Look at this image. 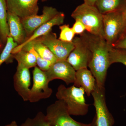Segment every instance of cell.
Masks as SVG:
<instances>
[{
	"label": "cell",
	"mask_w": 126,
	"mask_h": 126,
	"mask_svg": "<svg viewBox=\"0 0 126 126\" xmlns=\"http://www.w3.org/2000/svg\"><path fill=\"white\" fill-rule=\"evenodd\" d=\"M79 36L90 50L91 59L88 67L95 78L99 87H104L107 73L110 65V48L104 38L85 31Z\"/></svg>",
	"instance_id": "obj_1"
},
{
	"label": "cell",
	"mask_w": 126,
	"mask_h": 126,
	"mask_svg": "<svg viewBox=\"0 0 126 126\" xmlns=\"http://www.w3.org/2000/svg\"><path fill=\"white\" fill-rule=\"evenodd\" d=\"M5 126H26L25 125H24V124H22L21 126H18L16 123V122L15 121H13L10 124H8V125H6Z\"/></svg>",
	"instance_id": "obj_28"
},
{
	"label": "cell",
	"mask_w": 126,
	"mask_h": 126,
	"mask_svg": "<svg viewBox=\"0 0 126 126\" xmlns=\"http://www.w3.org/2000/svg\"><path fill=\"white\" fill-rule=\"evenodd\" d=\"M14 88L25 101H29L31 76L29 69L18 63L14 77Z\"/></svg>",
	"instance_id": "obj_13"
},
{
	"label": "cell",
	"mask_w": 126,
	"mask_h": 126,
	"mask_svg": "<svg viewBox=\"0 0 126 126\" xmlns=\"http://www.w3.org/2000/svg\"><path fill=\"white\" fill-rule=\"evenodd\" d=\"M113 48L126 49V32Z\"/></svg>",
	"instance_id": "obj_26"
},
{
	"label": "cell",
	"mask_w": 126,
	"mask_h": 126,
	"mask_svg": "<svg viewBox=\"0 0 126 126\" xmlns=\"http://www.w3.org/2000/svg\"><path fill=\"white\" fill-rule=\"evenodd\" d=\"M123 16L125 19H126V8L125 10L123 11Z\"/></svg>",
	"instance_id": "obj_30"
},
{
	"label": "cell",
	"mask_w": 126,
	"mask_h": 126,
	"mask_svg": "<svg viewBox=\"0 0 126 126\" xmlns=\"http://www.w3.org/2000/svg\"><path fill=\"white\" fill-rule=\"evenodd\" d=\"M75 22L72 27L75 34L81 35L86 31V27L84 24L79 20H75Z\"/></svg>",
	"instance_id": "obj_25"
},
{
	"label": "cell",
	"mask_w": 126,
	"mask_h": 126,
	"mask_svg": "<svg viewBox=\"0 0 126 126\" xmlns=\"http://www.w3.org/2000/svg\"><path fill=\"white\" fill-rule=\"evenodd\" d=\"M46 115L50 126H96L95 117L90 124L79 122L70 116L66 104L58 100L47 107Z\"/></svg>",
	"instance_id": "obj_5"
},
{
	"label": "cell",
	"mask_w": 126,
	"mask_h": 126,
	"mask_svg": "<svg viewBox=\"0 0 126 126\" xmlns=\"http://www.w3.org/2000/svg\"><path fill=\"white\" fill-rule=\"evenodd\" d=\"M104 38L110 48H113L126 32V20L123 12L103 15Z\"/></svg>",
	"instance_id": "obj_4"
},
{
	"label": "cell",
	"mask_w": 126,
	"mask_h": 126,
	"mask_svg": "<svg viewBox=\"0 0 126 126\" xmlns=\"http://www.w3.org/2000/svg\"><path fill=\"white\" fill-rule=\"evenodd\" d=\"M31 42L35 50L44 59L53 63L58 60L50 50L37 39Z\"/></svg>",
	"instance_id": "obj_20"
},
{
	"label": "cell",
	"mask_w": 126,
	"mask_h": 126,
	"mask_svg": "<svg viewBox=\"0 0 126 126\" xmlns=\"http://www.w3.org/2000/svg\"><path fill=\"white\" fill-rule=\"evenodd\" d=\"M71 16L81 21L86 27V31L104 38L103 16L95 6L84 3L76 7Z\"/></svg>",
	"instance_id": "obj_3"
},
{
	"label": "cell",
	"mask_w": 126,
	"mask_h": 126,
	"mask_svg": "<svg viewBox=\"0 0 126 126\" xmlns=\"http://www.w3.org/2000/svg\"><path fill=\"white\" fill-rule=\"evenodd\" d=\"M84 3L90 5L94 6L95 3L97 0H83Z\"/></svg>",
	"instance_id": "obj_27"
},
{
	"label": "cell",
	"mask_w": 126,
	"mask_h": 126,
	"mask_svg": "<svg viewBox=\"0 0 126 126\" xmlns=\"http://www.w3.org/2000/svg\"><path fill=\"white\" fill-rule=\"evenodd\" d=\"M125 0V1H126V0Z\"/></svg>",
	"instance_id": "obj_32"
},
{
	"label": "cell",
	"mask_w": 126,
	"mask_h": 126,
	"mask_svg": "<svg viewBox=\"0 0 126 126\" xmlns=\"http://www.w3.org/2000/svg\"><path fill=\"white\" fill-rule=\"evenodd\" d=\"M12 58L14 59L26 68L29 69L37 65L35 56L33 54L23 49L21 50L16 53L12 54Z\"/></svg>",
	"instance_id": "obj_19"
},
{
	"label": "cell",
	"mask_w": 126,
	"mask_h": 126,
	"mask_svg": "<svg viewBox=\"0 0 126 126\" xmlns=\"http://www.w3.org/2000/svg\"><path fill=\"white\" fill-rule=\"evenodd\" d=\"M85 93L83 89L74 85L67 88L61 84L58 88L56 96L65 103L70 115L84 116L87 113L89 106L85 101Z\"/></svg>",
	"instance_id": "obj_2"
},
{
	"label": "cell",
	"mask_w": 126,
	"mask_h": 126,
	"mask_svg": "<svg viewBox=\"0 0 126 126\" xmlns=\"http://www.w3.org/2000/svg\"><path fill=\"white\" fill-rule=\"evenodd\" d=\"M94 6L103 15L123 12L126 8L125 0H97Z\"/></svg>",
	"instance_id": "obj_17"
},
{
	"label": "cell",
	"mask_w": 126,
	"mask_h": 126,
	"mask_svg": "<svg viewBox=\"0 0 126 126\" xmlns=\"http://www.w3.org/2000/svg\"><path fill=\"white\" fill-rule=\"evenodd\" d=\"M3 49H0V55L1 53L2 52V51Z\"/></svg>",
	"instance_id": "obj_31"
},
{
	"label": "cell",
	"mask_w": 126,
	"mask_h": 126,
	"mask_svg": "<svg viewBox=\"0 0 126 126\" xmlns=\"http://www.w3.org/2000/svg\"><path fill=\"white\" fill-rule=\"evenodd\" d=\"M5 45L2 43L0 37V49H3Z\"/></svg>",
	"instance_id": "obj_29"
},
{
	"label": "cell",
	"mask_w": 126,
	"mask_h": 126,
	"mask_svg": "<svg viewBox=\"0 0 126 126\" xmlns=\"http://www.w3.org/2000/svg\"><path fill=\"white\" fill-rule=\"evenodd\" d=\"M64 14L63 12H60L59 13L51 20L37 28L24 43L16 47L12 50V54L19 52L27 43L49 33L51 31L52 27L55 26H60L63 25L64 21Z\"/></svg>",
	"instance_id": "obj_14"
},
{
	"label": "cell",
	"mask_w": 126,
	"mask_h": 126,
	"mask_svg": "<svg viewBox=\"0 0 126 126\" xmlns=\"http://www.w3.org/2000/svg\"><path fill=\"white\" fill-rule=\"evenodd\" d=\"M96 110V126H113L115 120L107 107L104 87H99L96 84L92 93Z\"/></svg>",
	"instance_id": "obj_6"
},
{
	"label": "cell",
	"mask_w": 126,
	"mask_h": 126,
	"mask_svg": "<svg viewBox=\"0 0 126 126\" xmlns=\"http://www.w3.org/2000/svg\"><path fill=\"white\" fill-rule=\"evenodd\" d=\"M7 6L6 0H0V37L5 45L9 36V30L7 22Z\"/></svg>",
	"instance_id": "obj_18"
},
{
	"label": "cell",
	"mask_w": 126,
	"mask_h": 126,
	"mask_svg": "<svg viewBox=\"0 0 126 126\" xmlns=\"http://www.w3.org/2000/svg\"><path fill=\"white\" fill-rule=\"evenodd\" d=\"M73 42L74 48L66 60L76 71L87 68L91 57V53L88 46L80 36L74 38Z\"/></svg>",
	"instance_id": "obj_8"
},
{
	"label": "cell",
	"mask_w": 126,
	"mask_h": 126,
	"mask_svg": "<svg viewBox=\"0 0 126 126\" xmlns=\"http://www.w3.org/2000/svg\"><path fill=\"white\" fill-rule=\"evenodd\" d=\"M39 0H6L7 11L16 15L21 19L37 15Z\"/></svg>",
	"instance_id": "obj_12"
},
{
	"label": "cell",
	"mask_w": 126,
	"mask_h": 126,
	"mask_svg": "<svg viewBox=\"0 0 126 126\" xmlns=\"http://www.w3.org/2000/svg\"><path fill=\"white\" fill-rule=\"evenodd\" d=\"M21 49L28 51L34 55L36 58L37 65H38V67L40 69L43 71H47L52 64L49 61L44 59L39 55L38 54L34 49L31 42L27 43V44L23 47Z\"/></svg>",
	"instance_id": "obj_22"
},
{
	"label": "cell",
	"mask_w": 126,
	"mask_h": 126,
	"mask_svg": "<svg viewBox=\"0 0 126 126\" xmlns=\"http://www.w3.org/2000/svg\"><path fill=\"white\" fill-rule=\"evenodd\" d=\"M59 29L60 33L59 39L64 42H73L75 34L72 28L69 25L64 24L60 26Z\"/></svg>",
	"instance_id": "obj_24"
},
{
	"label": "cell",
	"mask_w": 126,
	"mask_h": 126,
	"mask_svg": "<svg viewBox=\"0 0 126 126\" xmlns=\"http://www.w3.org/2000/svg\"><path fill=\"white\" fill-rule=\"evenodd\" d=\"M7 22L9 30V36L13 39L18 45L24 43L27 36L21 19L18 16L7 11Z\"/></svg>",
	"instance_id": "obj_15"
},
{
	"label": "cell",
	"mask_w": 126,
	"mask_h": 126,
	"mask_svg": "<svg viewBox=\"0 0 126 126\" xmlns=\"http://www.w3.org/2000/svg\"><path fill=\"white\" fill-rule=\"evenodd\" d=\"M59 12L54 7L45 6L43 8L42 15H34L21 19V22L24 28L27 39L37 28L51 20Z\"/></svg>",
	"instance_id": "obj_11"
},
{
	"label": "cell",
	"mask_w": 126,
	"mask_h": 126,
	"mask_svg": "<svg viewBox=\"0 0 126 126\" xmlns=\"http://www.w3.org/2000/svg\"><path fill=\"white\" fill-rule=\"evenodd\" d=\"M26 126H50L46 115L39 112L34 118H28L23 123Z\"/></svg>",
	"instance_id": "obj_23"
},
{
	"label": "cell",
	"mask_w": 126,
	"mask_h": 126,
	"mask_svg": "<svg viewBox=\"0 0 126 126\" xmlns=\"http://www.w3.org/2000/svg\"><path fill=\"white\" fill-rule=\"evenodd\" d=\"M45 72L49 82L60 79L67 85L74 82L76 71L66 60H58Z\"/></svg>",
	"instance_id": "obj_10"
},
{
	"label": "cell",
	"mask_w": 126,
	"mask_h": 126,
	"mask_svg": "<svg viewBox=\"0 0 126 126\" xmlns=\"http://www.w3.org/2000/svg\"><path fill=\"white\" fill-rule=\"evenodd\" d=\"M44 44L56 56L58 60H67L74 48L73 42H64L57 38L56 34L50 32L37 39Z\"/></svg>",
	"instance_id": "obj_9"
},
{
	"label": "cell",
	"mask_w": 126,
	"mask_h": 126,
	"mask_svg": "<svg viewBox=\"0 0 126 126\" xmlns=\"http://www.w3.org/2000/svg\"><path fill=\"white\" fill-rule=\"evenodd\" d=\"M74 85L83 89L87 95L89 96L94 90L96 85L95 78L87 68L76 71Z\"/></svg>",
	"instance_id": "obj_16"
},
{
	"label": "cell",
	"mask_w": 126,
	"mask_h": 126,
	"mask_svg": "<svg viewBox=\"0 0 126 126\" xmlns=\"http://www.w3.org/2000/svg\"><path fill=\"white\" fill-rule=\"evenodd\" d=\"M109 56L110 65L120 63L126 66V49L110 48Z\"/></svg>",
	"instance_id": "obj_21"
},
{
	"label": "cell",
	"mask_w": 126,
	"mask_h": 126,
	"mask_svg": "<svg viewBox=\"0 0 126 126\" xmlns=\"http://www.w3.org/2000/svg\"><path fill=\"white\" fill-rule=\"evenodd\" d=\"M33 84L30 90L29 101L36 102L48 98L53 90L48 86L49 82L45 71L35 66L33 72Z\"/></svg>",
	"instance_id": "obj_7"
}]
</instances>
